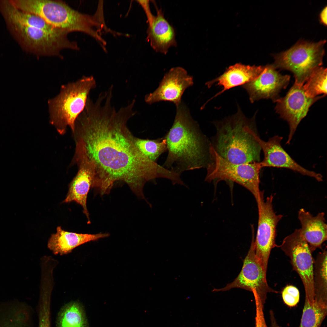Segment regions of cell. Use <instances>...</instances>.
Listing matches in <instances>:
<instances>
[{
    "mask_svg": "<svg viewBox=\"0 0 327 327\" xmlns=\"http://www.w3.org/2000/svg\"><path fill=\"white\" fill-rule=\"evenodd\" d=\"M111 98L99 97L94 102L88 100L76 120L74 134L83 142L93 164L92 187L104 195L121 181L141 197L145 183L161 178L165 170L144 156L135 144V137L127 126L135 114V101L116 111L111 106Z\"/></svg>",
    "mask_w": 327,
    "mask_h": 327,
    "instance_id": "6da1fadb",
    "label": "cell"
},
{
    "mask_svg": "<svg viewBox=\"0 0 327 327\" xmlns=\"http://www.w3.org/2000/svg\"><path fill=\"white\" fill-rule=\"evenodd\" d=\"M173 124L164 137L168 153L162 166L181 174L185 171L206 168L212 161L211 142L180 104L177 107Z\"/></svg>",
    "mask_w": 327,
    "mask_h": 327,
    "instance_id": "7a4b0ae2",
    "label": "cell"
},
{
    "mask_svg": "<svg viewBox=\"0 0 327 327\" xmlns=\"http://www.w3.org/2000/svg\"><path fill=\"white\" fill-rule=\"evenodd\" d=\"M254 116L248 118L238 109L234 115L215 122L216 133L211 143L219 155L234 163L260 162Z\"/></svg>",
    "mask_w": 327,
    "mask_h": 327,
    "instance_id": "3957f363",
    "label": "cell"
},
{
    "mask_svg": "<svg viewBox=\"0 0 327 327\" xmlns=\"http://www.w3.org/2000/svg\"><path fill=\"white\" fill-rule=\"evenodd\" d=\"M22 11L37 15L56 28L68 31H79L100 41L101 37L94 29L100 25L94 15L81 13L61 1L10 0Z\"/></svg>",
    "mask_w": 327,
    "mask_h": 327,
    "instance_id": "277c9868",
    "label": "cell"
},
{
    "mask_svg": "<svg viewBox=\"0 0 327 327\" xmlns=\"http://www.w3.org/2000/svg\"><path fill=\"white\" fill-rule=\"evenodd\" d=\"M96 87L94 78L84 76L62 85L59 93L48 101L49 122L61 134L67 128L74 132L76 120L84 110L91 91Z\"/></svg>",
    "mask_w": 327,
    "mask_h": 327,
    "instance_id": "5b68a950",
    "label": "cell"
},
{
    "mask_svg": "<svg viewBox=\"0 0 327 327\" xmlns=\"http://www.w3.org/2000/svg\"><path fill=\"white\" fill-rule=\"evenodd\" d=\"M5 22L11 35L26 52L38 56L61 57V52L64 49H79L77 43L68 38L70 32L67 31L53 33L11 20Z\"/></svg>",
    "mask_w": 327,
    "mask_h": 327,
    "instance_id": "8992f818",
    "label": "cell"
},
{
    "mask_svg": "<svg viewBox=\"0 0 327 327\" xmlns=\"http://www.w3.org/2000/svg\"><path fill=\"white\" fill-rule=\"evenodd\" d=\"M212 161L207 169L205 180L208 182L230 180L237 183L249 191L257 203L264 198L259 189V173L262 168L260 162L236 164L231 162L210 148Z\"/></svg>",
    "mask_w": 327,
    "mask_h": 327,
    "instance_id": "52a82bcc",
    "label": "cell"
},
{
    "mask_svg": "<svg viewBox=\"0 0 327 327\" xmlns=\"http://www.w3.org/2000/svg\"><path fill=\"white\" fill-rule=\"evenodd\" d=\"M325 40L317 42L299 41L288 50L274 56L276 69L292 72L295 83L303 85L312 71L322 63Z\"/></svg>",
    "mask_w": 327,
    "mask_h": 327,
    "instance_id": "ba28073f",
    "label": "cell"
},
{
    "mask_svg": "<svg viewBox=\"0 0 327 327\" xmlns=\"http://www.w3.org/2000/svg\"><path fill=\"white\" fill-rule=\"evenodd\" d=\"M254 240V237H253L249 249L237 276L233 281L223 288L214 289L213 291H226L234 288L243 289L252 292L255 299L260 301L264 305L267 294L277 292L267 284L266 274L255 255Z\"/></svg>",
    "mask_w": 327,
    "mask_h": 327,
    "instance_id": "9c48e42d",
    "label": "cell"
},
{
    "mask_svg": "<svg viewBox=\"0 0 327 327\" xmlns=\"http://www.w3.org/2000/svg\"><path fill=\"white\" fill-rule=\"evenodd\" d=\"M273 196L271 195L257 203L258 220L256 239L254 240L255 255L266 274L269 259L275 243L276 227L283 216L277 214L273 207Z\"/></svg>",
    "mask_w": 327,
    "mask_h": 327,
    "instance_id": "30bf717a",
    "label": "cell"
},
{
    "mask_svg": "<svg viewBox=\"0 0 327 327\" xmlns=\"http://www.w3.org/2000/svg\"><path fill=\"white\" fill-rule=\"evenodd\" d=\"M279 247L289 258L294 270L299 275L304 287L305 297H313V259L300 229L295 230L286 236Z\"/></svg>",
    "mask_w": 327,
    "mask_h": 327,
    "instance_id": "8fae6325",
    "label": "cell"
},
{
    "mask_svg": "<svg viewBox=\"0 0 327 327\" xmlns=\"http://www.w3.org/2000/svg\"><path fill=\"white\" fill-rule=\"evenodd\" d=\"M324 96L309 97L305 94L303 85L294 83L284 97L276 100V111L289 126L286 144L290 143L298 125L306 115L310 106Z\"/></svg>",
    "mask_w": 327,
    "mask_h": 327,
    "instance_id": "7c38bea8",
    "label": "cell"
},
{
    "mask_svg": "<svg viewBox=\"0 0 327 327\" xmlns=\"http://www.w3.org/2000/svg\"><path fill=\"white\" fill-rule=\"evenodd\" d=\"M75 160L78 169L75 176L69 185V189L63 203L74 202L80 205L83 212L90 223L89 215L87 206L88 195L92 187L94 176L93 164L89 159L83 144L81 143L76 145Z\"/></svg>",
    "mask_w": 327,
    "mask_h": 327,
    "instance_id": "4fadbf2b",
    "label": "cell"
},
{
    "mask_svg": "<svg viewBox=\"0 0 327 327\" xmlns=\"http://www.w3.org/2000/svg\"><path fill=\"white\" fill-rule=\"evenodd\" d=\"M193 84V78L183 68H171L164 76L155 91L145 96V100L151 104L161 101L173 102L177 107L181 104L185 90Z\"/></svg>",
    "mask_w": 327,
    "mask_h": 327,
    "instance_id": "5bb4252c",
    "label": "cell"
},
{
    "mask_svg": "<svg viewBox=\"0 0 327 327\" xmlns=\"http://www.w3.org/2000/svg\"><path fill=\"white\" fill-rule=\"evenodd\" d=\"M290 76L279 73L272 65L264 66L263 72L251 82L243 85L248 93L251 103L262 99L276 102L281 90L286 88Z\"/></svg>",
    "mask_w": 327,
    "mask_h": 327,
    "instance_id": "9a60e30c",
    "label": "cell"
},
{
    "mask_svg": "<svg viewBox=\"0 0 327 327\" xmlns=\"http://www.w3.org/2000/svg\"><path fill=\"white\" fill-rule=\"evenodd\" d=\"M281 137L275 136L267 141L261 139L259 135L256 137L262 150L264 157L260 162L262 167L286 168L299 173L303 175L313 178L319 182L323 180L320 174L309 170L296 162L282 147Z\"/></svg>",
    "mask_w": 327,
    "mask_h": 327,
    "instance_id": "2e32d148",
    "label": "cell"
},
{
    "mask_svg": "<svg viewBox=\"0 0 327 327\" xmlns=\"http://www.w3.org/2000/svg\"><path fill=\"white\" fill-rule=\"evenodd\" d=\"M263 66L245 65L237 63L230 66L221 75L206 84L208 87L215 83L223 89L214 98L225 91L239 85H243L253 81L263 71Z\"/></svg>",
    "mask_w": 327,
    "mask_h": 327,
    "instance_id": "e0dca14e",
    "label": "cell"
},
{
    "mask_svg": "<svg viewBox=\"0 0 327 327\" xmlns=\"http://www.w3.org/2000/svg\"><path fill=\"white\" fill-rule=\"evenodd\" d=\"M155 7L157 15L148 28L147 39L155 51L165 54L171 47L177 46L175 31L165 18L162 10Z\"/></svg>",
    "mask_w": 327,
    "mask_h": 327,
    "instance_id": "ac0fdd59",
    "label": "cell"
},
{
    "mask_svg": "<svg viewBox=\"0 0 327 327\" xmlns=\"http://www.w3.org/2000/svg\"><path fill=\"white\" fill-rule=\"evenodd\" d=\"M325 216V214L323 212L314 216L303 208L298 211L301 233L308 244L311 252L320 248L327 240V225Z\"/></svg>",
    "mask_w": 327,
    "mask_h": 327,
    "instance_id": "d6986e66",
    "label": "cell"
},
{
    "mask_svg": "<svg viewBox=\"0 0 327 327\" xmlns=\"http://www.w3.org/2000/svg\"><path fill=\"white\" fill-rule=\"evenodd\" d=\"M109 236L107 233L91 234L68 232L63 229L61 226H58L56 232L52 234L49 238L47 246L54 255H66L81 245Z\"/></svg>",
    "mask_w": 327,
    "mask_h": 327,
    "instance_id": "ffe728a7",
    "label": "cell"
},
{
    "mask_svg": "<svg viewBox=\"0 0 327 327\" xmlns=\"http://www.w3.org/2000/svg\"><path fill=\"white\" fill-rule=\"evenodd\" d=\"M56 327H89L82 304L76 300L62 306L57 316Z\"/></svg>",
    "mask_w": 327,
    "mask_h": 327,
    "instance_id": "44dd1931",
    "label": "cell"
},
{
    "mask_svg": "<svg viewBox=\"0 0 327 327\" xmlns=\"http://www.w3.org/2000/svg\"><path fill=\"white\" fill-rule=\"evenodd\" d=\"M326 248L319 253L314 263L313 285L314 296L327 299Z\"/></svg>",
    "mask_w": 327,
    "mask_h": 327,
    "instance_id": "7402d4cb",
    "label": "cell"
},
{
    "mask_svg": "<svg viewBox=\"0 0 327 327\" xmlns=\"http://www.w3.org/2000/svg\"><path fill=\"white\" fill-rule=\"evenodd\" d=\"M303 85L306 95L310 98L327 94V69L322 67L316 68Z\"/></svg>",
    "mask_w": 327,
    "mask_h": 327,
    "instance_id": "603a6c76",
    "label": "cell"
},
{
    "mask_svg": "<svg viewBox=\"0 0 327 327\" xmlns=\"http://www.w3.org/2000/svg\"><path fill=\"white\" fill-rule=\"evenodd\" d=\"M134 142L140 152L154 162L157 163L160 156L167 150L166 141L164 137L154 140L135 137Z\"/></svg>",
    "mask_w": 327,
    "mask_h": 327,
    "instance_id": "cb8c5ba5",
    "label": "cell"
},
{
    "mask_svg": "<svg viewBox=\"0 0 327 327\" xmlns=\"http://www.w3.org/2000/svg\"><path fill=\"white\" fill-rule=\"evenodd\" d=\"M282 297L286 305L292 307L295 306L299 302V292L296 287L291 285L288 286L283 289Z\"/></svg>",
    "mask_w": 327,
    "mask_h": 327,
    "instance_id": "d4e9b609",
    "label": "cell"
},
{
    "mask_svg": "<svg viewBox=\"0 0 327 327\" xmlns=\"http://www.w3.org/2000/svg\"><path fill=\"white\" fill-rule=\"evenodd\" d=\"M256 305L255 327H268L263 313L264 305L260 301L255 300Z\"/></svg>",
    "mask_w": 327,
    "mask_h": 327,
    "instance_id": "484cf974",
    "label": "cell"
},
{
    "mask_svg": "<svg viewBox=\"0 0 327 327\" xmlns=\"http://www.w3.org/2000/svg\"><path fill=\"white\" fill-rule=\"evenodd\" d=\"M137 1L142 7L145 13L148 26H151L153 23L155 16L153 15L151 11L149 1L137 0Z\"/></svg>",
    "mask_w": 327,
    "mask_h": 327,
    "instance_id": "4316f807",
    "label": "cell"
},
{
    "mask_svg": "<svg viewBox=\"0 0 327 327\" xmlns=\"http://www.w3.org/2000/svg\"><path fill=\"white\" fill-rule=\"evenodd\" d=\"M320 22L323 24H327V7L326 6L322 9L320 14Z\"/></svg>",
    "mask_w": 327,
    "mask_h": 327,
    "instance_id": "83f0119b",
    "label": "cell"
},
{
    "mask_svg": "<svg viewBox=\"0 0 327 327\" xmlns=\"http://www.w3.org/2000/svg\"><path fill=\"white\" fill-rule=\"evenodd\" d=\"M271 327H279L278 325L276 320L275 319H272L270 320Z\"/></svg>",
    "mask_w": 327,
    "mask_h": 327,
    "instance_id": "f1b7e54d",
    "label": "cell"
}]
</instances>
